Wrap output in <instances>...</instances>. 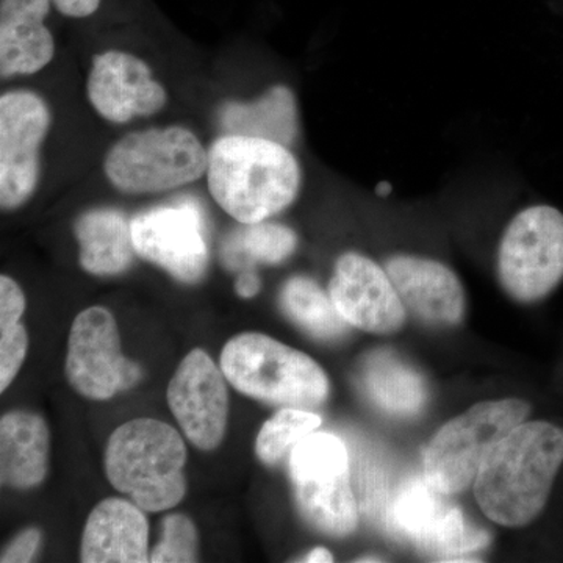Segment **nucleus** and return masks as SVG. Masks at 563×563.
<instances>
[{
	"label": "nucleus",
	"instance_id": "nucleus-20",
	"mask_svg": "<svg viewBox=\"0 0 563 563\" xmlns=\"http://www.w3.org/2000/svg\"><path fill=\"white\" fill-rule=\"evenodd\" d=\"M361 384L369 401L391 417H415L429 398L421 373L388 350L374 351L363 361Z\"/></svg>",
	"mask_w": 563,
	"mask_h": 563
},
{
	"label": "nucleus",
	"instance_id": "nucleus-10",
	"mask_svg": "<svg viewBox=\"0 0 563 563\" xmlns=\"http://www.w3.org/2000/svg\"><path fill=\"white\" fill-rule=\"evenodd\" d=\"M133 247L141 258L184 284H198L209 265L201 207L192 199L140 211L131 220Z\"/></svg>",
	"mask_w": 563,
	"mask_h": 563
},
{
	"label": "nucleus",
	"instance_id": "nucleus-26",
	"mask_svg": "<svg viewBox=\"0 0 563 563\" xmlns=\"http://www.w3.org/2000/svg\"><path fill=\"white\" fill-rule=\"evenodd\" d=\"M240 252L246 255L247 261L279 265L291 257L298 247V235L290 228L276 222H257L247 224V228L236 236Z\"/></svg>",
	"mask_w": 563,
	"mask_h": 563
},
{
	"label": "nucleus",
	"instance_id": "nucleus-31",
	"mask_svg": "<svg viewBox=\"0 0 563 563\" xmlns=\"http://www.w3.org/2000/svg\"><path fill=\"white\" fill-rule=\"evenodd\" d=\"M55 9L60 11L63 16L84 20L91 16L101 7L102 0H52Z\"/></svg>",
	"mask_w": 563,
	"mask_h": 563
},
{
	"label": "nucleus",
	"instance_id": "nucleus-18",
	"mask_svg": "<svg viewBox=\"0 0 563 563\" xmlns=\"http://www.w3.org/2000/svg\"><path fill=\"white\" fill-rule=\"evenodd\" d=\"M49 461V429L40 415L14 410L0 420V481L16 490L43 483Z\"/></svg>",
	"mask_w": 563,
	"mask_h": 563
},
{
	"label": "nucleus",
	"instance_id": "nucleus-7",
	"mask_svg": "<svg viewBox=\"0 0 563 563\" xmlns=\"http://www.w3.org/2000/svg\"><path fill=\"white\" fill-rule=\"evenodd\" d=\"M290 476L296 507L307 523L339 539L355 531L358 507L342 439L329 432L303 437L291 450Z\"/></svg>",
	"mask_w": 563,
	"mask_h": 563
},
{
	"label": "nucleus",
	"instance_id": "nucleus-19",
	"mask_svg": "<svg viewBox=\"0 0 563 563\" xmlns=\"http://www.w3.org/2000/svg\"><path fill=\"white\" fill-rule=\"evenodd\" d=\"M74 233L85 272L92 276H117L131 268L136 252L131 221L124 211L110 207L85 211L77 218Z\"/></svg>",
	"mask_w": 563,
	"mask_h": 563
},
{
	"label": "nucleus",
	"instance_id": "nucleus-4",
	"mask_svg": "<svg viewBox=\"0 0 563 563\" xmlns=\"http://www.w3.org/2000/svg\"><path fill=\"white\" fill-rule=\"evenodd\" d=\"M221 369L236 391L282 407L328 401V374L310 355L258 332L240 333L221 352Z\"/></svg>",
	"mask_w": 563,
	"mask_h": 563
},
{
	"label": "nucleus",
	"instance_id": "nucleus-25",
	"mask_svg": "<svg viewBox=\"0 0 563 563\" xmlns=\"http://www.w3.org/2000/svg\"><path fill=\"white\" fill-rule=\"evenodd\" d=\"M488 543L490 536L484 529L466 523L462 510L450 506L422 548L442 555L444 562L450 558H455L450 562H463L461 555L483 550Z\"/></svg>",
	"mask_w": 563,
	"mask_h": 563
},
{
	"label": "nucleus",
	"instance_id": "nucleus-12",
	"mask_svg": "<svg viewBox=\"0 0 563 563\" xmlns=\"http://www.w3.org/2000/svg\"><path fill=\"white\" fill-rule=\"evenodd\" d=\"M329 296L351 328L387 335L406 322V306L387 269L357 252H346L336 261Z\"/></svg>",
	"mask_w": 563,
	"mask_h": 563
},
{
	"label": "nucleus",
	"instance_id": "nucleus-3",
	"mask_svg": "<svg viewBox=\"0 0 563 563\" xmlns=\"http://www.w3.org/2000/svg\"><path fill=\"white\" fill-rule=\"evenodd\" d=\"M103 463L110 484L144 512L172 509L187 492L184 440L154 418H136L111 433Z\"/></svg>",
	"mask_w": 563,
	"mask_h": 563
},
{
	"label": "nucleus",
	"instance_id": "nucleus-8",
	"mask_svg": "<svg viewBox=\"0 0 563 563\" xmlns=\"http://www.w3.org/2000/svg\"><path fill=\"white\" fill-rule=\"evenodd\" d=\"M504 291L521 303L542 301L563 279V213L532 206L517 214L498 250Z\"/></svg>",
	"mask_w": 563,
	"mask_h": 563
},
{
	"label": "nucleus",
	"instance_id": "nucleus-22",
	"mask_svg": "<svg viewBox=\"0 0 563 563\" xmlns=\"http://www.w3.org/2000/svg\"><path fill=\"white\" fill-rule=\"evenodd\" d=\"M282 312L303 332L322 342L343 339L351 325L340 317L329 292L306 276L285 282L279 296Z\"/></svg>",
	"mask_w": 563,
	"mask_h": 563
},
{
	"label": "nucleus",
	"instance_id": "nucleus-11",
	"mask_svg": "<svg viewBox=\"0 0 563 563\" xmlns=\"http://www.w3.org/2000/svg\"><path fill=\"white\" fill-rule=\"evenodd\" d=\"M47 102L33 91L0 98V207L16 210L32 198L41 176V146L51 129Z\"/></svg>",
	"mask_w": 563,
	"mask_h": 563
},
{
	"label": "nucleus",
	"instance_id": "nucleus-27",
	"mask_svg": "<svg viewBox=\"0 0 563 563\" xmlns=\"http://www.w3.org/2000/svg\"><path fill=\"white\" fill-rule=\"evenodd\" d=\"M198 561V532L190 518L181 514L166 517L162 540L151 554V562L188 563Z\"/></svg>",
	"mask_w": 563,
	"mask_h": 563
},
{
	"label": "nucleus",
	"instance_id": "nucleus-14",
	"mask_svg": "<svg viewBox=\"0 0 563 563\" xmlns=\"http://www.w3.org/2000/svg\"><path fill=\"white\" fill-rule=\"evenodd\" d=\"M87 95L92 109L113 124L152 117L168 102L150 65L122 51H106L92 58Z\"/></svg>",
	"mask_w": 563,
	"mask_h": 563
},
{
	"label": "nucleus",
	"instance_id": "nucleus-34",
	"mask_svg": "<svg viewBox=\"0 0 563 563\" xmlns=\"http://www.w3.org/2000/svg\"><path fill=\"white\" fill-rule=\"evenodd\" d=\"M355 562H383V559H376V558H366V559H357Z\"/></svg>",
	"mask_w": 563,
	"mask_h": 563
},
{
	"label": "nucleus",
	"instance_id": "nucleus-30",
	"mask_svg": "<svg viewBox=\"0 0 563 563\" xmlns=\"http://www.w3.org/2000/svg\"><path fill=\"white\" fill-rule=\"evenodd\" d=\"M25 310V296L11 277H0V321H20Z\"/></svg>",
	"mask_w": 563,
	"mask_h": 563
},
{
	"label": "nucleus",
	"instance_id": "nucleus-33",
	"mask_svg": "<svg viewBox=\"0 0 563 563\" xmlns=\"http://www.w3.org/2000/svg\"><path fill=\"white\" fill-rule=\"evenodd\" d=\"M303 562L329 563L333 562V555L331 551L325 550V548H314L313 551H310V553L307 554V558L303 559Z\"/></svg>",
	"mask_w": 563,
	"mask_h": 563
},
{
	"label": "nucleus",
	"instance_id": "nucleus-13",
	"mask_svg": "<svg viewBox=\"0 0 563 563\" xmlns=\"http://www.w3.org/2000/svg\"><path fill=\"white\" fill-rule=\"evenodd\" d=\"M225 380L222 369L202 350H192L169 380V409L199 450H214L224 439L229 420Z\"/></svg>",
	"mask_w": 563,
	"mask_h": 563
},
{
	"label": "nucleus",
	"instance_id": "nucleus-6",
	"mask_svg": "<svg viewBox=\"0 0 563 563\" xmlns=\"http://www.w3.org/2000/svg\"><path fill=\"white\" fill-rule=\"evenodd\" d=\"M531 406L521 399L476 404L437 432L424 453V476L443 495L466 490L492 451L525 422Z\"/></svg>",
	"mask_w": 563,
	"mask_h": 563
},
{
	"label": "nucleus",
	"instance_id": "nucleus-29",
	"mask_svg": "<svg viewBox=\"0 0 563 563\" xmlns=\"http://www.w3.org/2000/svg\"><path fill=\"white\" fill-rule=\"evenodd\" d=\"M41 543V532L38 529H25L21 533H18L5 550L2 551V563H24L32 562L35 558L36 551H38Z\"/></svg>",
	"mask_w": 563,
	"mask_h": 563
},
{
	"label": "nucleus",
	"instance_id": "nucleus-5",
	"mask_svg": "<svg viewBox=\"0 0 563 563\" xmlns=\"http://www.w3.org/2000/svg\"><path fill=\"white\" fill-rule=\"evenodd\" d=\"M207 166L209 152L181 125L128 133L103 158L107 179L128 195L176 190L201 179Z\"/></svg>",
	"mask_w": 563,
	"mask_h": 563
},
{
	"label": "nucleus",
	"instance_id": "nucleus-17",
	"mask_svg": "<svg viewBox=\"0 0 563 563\" xmlns=\"http://www.w3.org/2000/svg\"><path fill=\"white\" fill-rule=\"evenodd\" d=\"M52 0H0V77L32 76L55 55L46 20Z\"/></svg>",
	"mask_w": 563,
	"mask_h": 563
},
{
	"label": "nucleus",
	"instance_id": "nucleus-24",
	"mask_svg": "<svg viewBox=\"0 0 563 563\" xmlns=\"http://www.w3.org/2000/svg\"><path fill=\"white\" fill-rule=\"evenodd\" d=\"M321 422L320 415L310 410L285 407L262 426L255 440V454L265 465H277L303 437L317 431Z\"/></svg>",
	"mask_w": 563,
	"mask_h": 563
},
{
	"label": "nucleus",
	"instance_id": "nucleus-9",
	"mask_svg": "<svg viewBox=\"0 0 563 563\" xmlns=\"http://www.w3.org/2000/svg\"><path fill=\"white\" fill-rule=\"evenodd\" d=\"M143 372L121 352L117 320L103 307L77 314L70 328L66 379L79 395L106 401L140 383Z\"/></svg>",
	"mask_w": 563,
	"mask_h": 563
},
{
	"label": "nucleus",
	"instance_id": "nucleus-16",
	"mask_svg": "<svg viewBox=\"0 0 563 563\" xmlns=\"http://www.w3.org/2000/svg\"><path fill=\"white\" fill-rule=\"evenodd\" d=\"M150 525L135 503L109 498L91 510L81 537L84 563L151 562Z\"/></svg>",
	"mask_w": 563,
	"mask_h": 563
},
{
	"label": "nucleus",
	"instance_id": "nucleus-23",
	"mask_svg": "<svg viewBox=\"0 0 563 563\" xmlns=\"http://www.w3.org/2000/svg\"><path fill=\"white\" fill-rule=\"evenodd\" d=\"M443 493L437 490L428 479L415 477L398 490L393 503V521L399 532L420 543L428 542L433 529L446 512Z\"/></svg>",
	"mask_w": 563,
	"mask_h": 563
},
{
	"label": "nucleus",
	"instance_id": "nucleus-2",
	"mask_svg": "<svg viewBox=\"0 0 563 563\" xmlns=\"http://www.w3.org/2000/svg\"><path fill=\"white\" fill-rule=\"evenodd\" d=\"M301 166L290 147L255 136H220L209 151L211 198L233 220L257 224L290 207L301 188Z\"/></svg>",
	"mask_w": 563,
	"mask_h": 563
},
{
	"label": "nucleus",
	"instance_id": "nucleus-32",
	"mask_svg": "<svg viewBox=\"0 0 563 563\" xmlns=\"http://www.w3.org/2000/svg\"><path fill=\"white\" fill-rule=\"evenodd\" d=\"M261 279L254 272H244L240 274L239 279L235 282L236 295L242 298H254L261 291Z\"/></svg>",
	"mask_w": 563,
	"mask_h": 563
},
{
	"label": "nucleus",
	"instance_id": "nucleus-21",
	"mask_svg": "<svg viewBox=\"0 0 563 563\" xmlns=\"http://www.w3.org/2000/svg\"><path fill=\"white\" fill-rule=\"evenodd\" d=\"M225 133L276 141L291 147L298 139V106L290 88L276 85L251 102H229L220 110Z\"/></svg>",
	"mask_w": 563,
	"mask_h": 563
},
{
	"label": "nucleus",
	"instance_id": "nucleus-15",
	"mask_svg": "<svg viewBox=\"0 0 563 563\" xmlns=\"http://www.w3.org/2000/svg\"><path fill=\"white\" fill-rule=\"evenodd\" d=\"M384 268L404 306L418 320L450 328L465 317V290L450 266L417 255H393Z\"/></svg>",
	"mask_w": 563,
	"mask_h": 563
},
{
	"label": "nucleus",
	"instance_id": "nucleus-1",
	"mask_svg": "<svg viewBox=\"0 0 563 563\" xmlns=\"http://www.w3.org/2000/svg\"><path fill=\"white\" fill-rule=\"evenodd\" d=\"M563 463V429L521 422L492 451L474 481L481 510L495 523L523 528L547 506Z\"/></svg>",
	"mask_w": 563,
	"mask_h": 563
},
{
	"label": "nucleus",
	"instance_id": "nucleus-28",
	"mask_svg": "<svg viewBox=\"0 0 563 563\" xmlns=\"http://www.w3.org/2000/svg\"><path fill=\"white\" fill-rule=\"evenodd\" d=\"M29 350V333L20 321H0V391L20 373Z\"/></svg>",
	"mask_w": 563,
	"mask_h": 563
}]
</instances>
